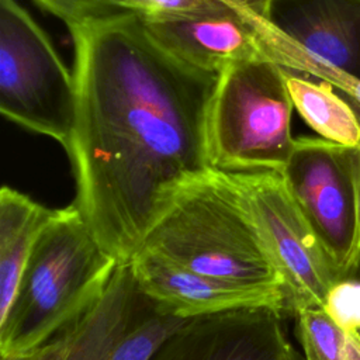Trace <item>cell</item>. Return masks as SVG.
<instances>
[{"label": "cell", "mask_w": 360, "mask_h": 360, "mask_svg": "<svg viewBox=\"0 0 360 360\" xmlns=\"http://www.w3.org/2000/svg\"><path fill=\"white\" fill-rule=\"evenodd\" d=\"M345 360H360V332H345Z\"/></svg>", "instance_id": "20"}, {"label": "cell", "mask_w": 360, "mask_h": 360, "mask_svg": "<svg viewBox=\"0 0 360 360\" xmlns=\"http://www.w3.org/2000/svg\"><path fill=\"white\" fill-rule=\"evenodd\" d=\"M294 108L319 138L360 148V104L330 83L284 69Z\"/></svg>", "instance_id": "14"}, {"label": "cell", "mask_w": 360, "mask_h": 360, "mask_svg": "<svg viewBox=\"0 0 360 360\" xmlns=\"http://www.w3.org/2000/svg\"><path fill=\"white\" fill-rule=\"evenodd\" d=\"M323 311L345 332H360V278L346 276L329 290Z\"/></svg>", "instance_id": "16"}, {"label": "cell", "mask_w": 360, "mask_h": 360, "mask_svg": "<svg viewBox=\"0 0 360 360\" xmlns=\"http://www.w3.org/2000/svg\"><path fill=\"white\" fill-rule=\"evenodd\" d=\"M298 339L321 360H345V330L323 309L298 312Z\"/></svg>", "instance_id": "15"}, {"label": "cell", "mask_w": 360, "mask_h": 360, "mask_svg": "<svg viewBox=\"0 0 360 360\" xmlns=\"http://www.w3.org/2000/svg\"><path fill=\"white\" fill-rule=\"evenodd\" d=\"M0 111L66 149L76 82L49 37L17 0H0Z\"/></svg>", "instance_id": "5"}, {"label": "cell", "mask_w": 360, "mask_h": 360, "mask_svg": "<svg viewBox=\"0 0 360 360\" xmlns=\"http://www.w3.org/2000/svg\"><path fill=\"white\" fill-rule=\"evenodd\" d=\"M281 177L345 277L359 246L357 148L297 138Z\"/></svg>", "instance_id": "8"}, {"label": "cell", "mask_w": 360, "mask_h": 360, "mask_svg": "<svg viewBox=\"0 0 360 360\" xmlns=\"http://www.w3.org/2000/svg\"><path fill=\"white\" fill-rule=\"evenodd\" d=\"M269 0H211L201 11L143 18L149 32L173 55L198 69L219 75L249 59L269 56Z\"/></svg>", "instance_id": "10"}, {"label": "cell", "mask_w": 360, "mask_h": 360, "mask_svg": "<svg viewBox=\"0 0 360 360\" xmlns=\"http://www.w3.org/2000/svg\"><path fill=\"white\" fill-rule=\"evenodd\" d=\"M292 108L284 68L273 59L260 56L221 72L208 117L212 169L281 173L295 142Z\"/></svg>", "instance_id": "4"}, {"label": "cell", "mask_w": 360, "mask_h": 360, "mask_svg": "<svg viewBox=\"0 0 360 360\" xmlns=\"http://www.w3.org/2000/svg\"><path fill=\"white\" fill-rule=\"evenodd\" d=\"M117 264L75 204L55 210L0 318L1 357L31 353L69 328L100 298Z\"/></svg>", "instance_id": "2"}, {"label": "cell", "mask_w": 360, "mask_h": 360, "mask_svg": "<svg viewBox=\"0 0 360 360\" xmlns=\"http://www.w3.org/2000/svg\"><path fill=\"white\" fill-rule=\"evenodd\" d=\"M301 347H302V353H304V356H305L307 360H321L308 346H302V345H301Z\"/></svg>", "instance_id": "23"}, {"label": "cell", "mask_w": 360, "mask_h": 360, "mask_svg": "<svg viewBox=\"0 0 360 360\" xmlns=\"http://www.w3.org/2000/svg\"><path fill=\"white\" fill-rule=\"evenodd\" d=\"M62 20L68 28L125 10L124 0H34Z\"/></svg>", "instance_id": "17"}, {"label": "cell", "mask_w": 360, "mask_h": 360, "mask_svg": "<svg viewBox=\"0 0 360 360\" xmlns=\"http://www.w3.org/2000/svg\"><path fill=\"white\" fill-rule=\"evenodd\" d=\"M281 314L253 307L190 318L150 360H307L290 342Z\"/></svg>", "instance_id": "11"}, {"label": "cell", "mask_w": 360, "mask_h": 360, "mask_svg": "<svg viewBox=\"0 0 360 360\" xmlns=\"http://www.w3.org/2000/svg\"><path fill=\"white\" fill-rule=\"evenodd\" d=\"M1 360H66L65 342L60 336H55L52 340L31 353L22 356L1 357Z\"/></svg>", "instance_id": "19"}, {"label": "cell", "mask_w": 360, "mask_h": 360, "mask_svg": "<svg viewBox=\"0 0 360 360\" xmlns=\"http://www.w3.org/2000/svg\"><path fill=\"white\" fill-rule=\"evenodd\" d=\"M267 52L360 104V0H269Z\"/></svg>", "instance_id": "6"}, {"label": "cell", "mask_w": 360, "mask_h": 360, "mask_svg": "<svg viewBox=\"0 0 360 360\" xmlns=\"http://www.w3.org/2000/svg\"><path fill=\"white\" fill-rule=\"evenodd\" d=\"M129 263L142 291L163 311L181 319L253 307L288 312L287 295L280 287L205 276L174 264L148 249H141Z\"/></svg>", "instance_id": "12"}, {"label": "cell", "mask_w": 360, "mask_h": 360, "mask_svg": "<svg viewBox=\"0 0 360 360\" xmlns=\"http://www.w3.org/2000/svg\"><path fill=\"white\" fill-rule=\"evenodd\" d=\"M242 191L283 277L288 312L323 309L343 278L277 172L229 173Z\"/></svg>", "instance_id": "7"}, {"label": "cell", "mask_w": 360, "mask_h": 360, "mask_svg": "<svg viewBox=\"0 0 360 360\" xmlns=\"http://www.w3.org/2000/svg\"><path fill=\"white\" fill-rule=\"evenodd\" d=\"M28 195L3 186L0 191V318L8 311L34 243L52 218Z\"/></svg>", "instance_id": "13"}, {"label": "cell", "mask_w": 360, "mask_h": 360, "mask_svg": "<svg viewBox=\"0 0 360 360\" xmlns=\"http://www.w3.org/2000/svg\"><path fill=\"white\" fill-rule=\"evenodd\" d=\"M346 276H352V277H357V278H360V252L357 253L356 260H354V263H353L352 269L349 270V273H347ZM346 276H345V277H346Z\"/></svg>", "instance_id": "22"}, {"label": "cell", "mask_w": 360, "mask_h": 360, "mask_svg": "<svg viewBox=\"0 0 360 360\" xmlns=\"http://www.w3.org/2000/svg\"><path fill=\"white\" fill-rule=\"evenodd\" d=\"M69 31L73 204L98 245L129 263L176 198L214 172L208 117L218 75L179 59L132 11Z\"/></svg>", "instance_id": "1"}, {"label": "cell", "mask_w": 360, "mask_h": 360, "mask_svg": "<svg viewBox=\"0 0 360 360\" xmlns=\"http://www.w3.org/2000/svg\"><path fill=\"white\" fill-rule=\"evenodd\" d=\"M211 0H124L125 10L142 18H172L201 11Z\"/></svg>", "instance_id": "18"}, {"label": "cell", "mask_w": 360, "mask_h": 360, "mask_svg": "<svg viewBox=\"0 0 360 360\" xmlns=\"http://www.w3.org/2000/svg\"><path fill=\"white\" fill-rule=\"evenodd\" d=\"M186 321L163 311L142 291L131 263H122L100 298L58 336L66 360H150Z\"/></svg>", "instance_id": "9"}, {"label": "cell", "mask_w": 360, "mask_h": 360, "mask_svg": "<svg viewBox=\"0 0 360 360\" xmlns=\"http://www.w3.org/2000/svg\"><path fill=\"white\" fill-rule=\"evenodd\" d=\"M141 249L205 276L284 290L273 253L242 191L225 172L214 170L188 186Z\"/></svg>", "instance_id": "3"}, {"label": "cell", "mask_w": 360, "mask_h": 360, "mask_svg": "<svg viewBox=\"0 0 360 360\" xmlns=\"http://www.w3.org/2000/svg\"><path fill=\"white\" fill-rule=\"evenodd\" d=\"M357 217H359V246H357V253H359L360 252V148H357Z\"/></svg>", "instance_id": "21"}]
</instances>
